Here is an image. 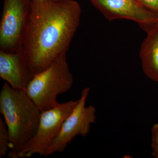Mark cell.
Wrapping results in <instances>:
<instances>
[{"label":"cell","instance_id":"obj_1","mask_svg":"<svg viewBox=\"0 0 158 158\" xmlns=\"http://www.w3.org/2000/svg\"><path fill=\"white\" fill-rule=\"evenodd\" d=\"M81 13L74 0H32L21 52L32 77L66 55Z\"/></svg>","mask_w":158,"mask_h":158},{"label":"cell","instance_id":"obj_2","mask_svg":"<svg viewBox=\"0 0 158 158\" xmlns=\"http://www.w3.org/2000/svg\"><path fill=\"white\" fill-rule=\"evenodd\" d=\"M0 112L10 138L9 157L17 158L23 148L35 135L41 111L24 90L12 88L7 82L0 92Z\"/></svg>","mask_w":158,"mask_h":158},{"label":"cell","instance_id":"obj_3","mask_svg":"<svg viewBox=\"0 0 158 158\" xmlns=\"http://www.w3.org/2000/svg\"><path fill=\"white\" fill-rule=\"evenodd\" d=\"M73 83V76L65 55L45 70L34 75L25 91L42 112L59 104L57 96L70 90Z\"/></svg>","mask_w":158,"mask_h":158},{"label":"cell","instance_id":"obj_4","mask_svg":"<svg viewBox=\"0 0 158 158\" xmlns=\"http://www.w3.org/2000/svg\"><path fill=\"white\" fill-rule=\"evenodd\" d=\"M78 102L79 100L69 101L42 111L35 135L23 148L18 158H30L35 154L47 156L48 151L59 134L63 123Z\"/></svg>","mask_w":158,"mask_h":158},{"label":"cell","instance_id":"obj_5","mask_svg":"<svg viewBox=\"0 0 158 158\" xmlns=\"http://www.w3.org/2000/svg\"><path fill=\"white\" fill-rule=\"evenodd\" d=\"M32 0H4L0 22V48L19 52L27 25Z\"/></svg>","mask_w":158,"mask_h":158},{"label":"cell","instance_id":"obj_6","mask_svg":"<svg viewBox=\"0 0 158 158\" xmlns=\"http://www.w3.org/2000/svg\"><path fill=\"white\" fill-rule=\"evenodd\" d=\"M90 88L82 90L78 103L65 119L56 138L54 139L47 153V156L64 151L69 144L77 135L86 137L90 132L91 124L96 120V109L94 106H86Z\"/></svg>","mask_w":158,"mask_h":158},{"label":"cell","instance_id":"obj_7","mask_svg":"<svg viewBox=\"0 0 158 158\" xmlns=\"http://www.w3.org/2000/svg\"><path fill=\"white\" fill-rule=\"evenodd\" d=\"M108 20L125 19L138 23L147 31L158 23V14L146 9L137 0H90Z\"/></svg>","mask_w":158,"mask_h":158},{"label":"cell","instance_id":"obj_8","mask_svg":"<svg viewBox=\"0 0 158 158\" xmlns=\"http://www.w3.org/2000/svg\"><path fill=\"white\" fill-rule=\"evenodd\" d=\"M0 77L12 88L26 91L33 77L21 52L0 51Z\"/></svg>","mask_w":158,"mask_h":158},{"label":"cell","instance_id":"obj_9","mask_svg":"<svg viewBox=\"0 0 158 158\" xmlns=\"http://www.w3.org/2000/svg\"><path fill=\"white\" fill-rule=\"evenodd\" d=\"M146 32L139 52L141 66L145 75L158 83V23Z\"/></svg>","mask_w":158,"mask_h":158},{"label":"cell","instance_id":"obj_10","mask_svg":"<svg viewBox=\"0 0 158 158\" xmlns=\"http://www.w3.org/2000/svg\"><path fill=\"white\" fill-rule=\"evenodd\" d=\"M10 148V138L5 122L0 118V158H3Z\"/></svg>","mask_w":158,"mask_h":158},{"label":"cell","instance_id":"obj_11","mask_svg":"<svg viewBox=\"0 0 158 158\" xmlns=\"http://www.w3.org/2000/svg\"><path fill=\"white\" fill-rule=\"evenodd\" d=\"M152 155L154 158H158V123L152 126L151 129Z\"/></svg>","mask_w":158,"mask_h":158},{"label":"cell","instance_id":"obj_12","mask_svg":"<svg viewBox=\"0 0 158 158\" xmlns=\"http://www.w3.org/2000/svg\"><path fill=\"white\" fill-rule=\"evenodd\" d=\"M142 6L158 14V0H138Z\"/></svg>","mask_w":158,"mask_h":158},{"label":"cell","instance_id":"obj_13","mask_svg":"<svg viewBox=\"0 0 158 158\" xmlns=\"http://www.w3.org/2000/svg\"><path fill=\"white\" fill-rule=\"evenodd\" d=\"M137 1H138V0H137Z\"/></svg>","mask_w":158,"mask_h":158}]
</instances>
